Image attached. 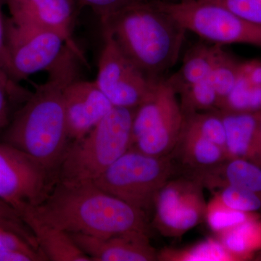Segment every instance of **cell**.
Instances as JSON below:
<instances>
[{"instance_id":"cell-13","label":"cell","mask_w":261,"mask_h":261,"mask_svg":"<svg viewBox=\"0 0 261 261\" xmlns=\"http://www.w3.org/2000/svg\"><path fill=\"white\" fill-rule=\"evenodd\" d=\"M65 116L70 140L90 132L114 106L93 82L76 79L64 92Z\"/></svg>"},{"instance_id":"cell-6","label":"cell","mask_w":261,"mask_h":261,"mask_svg":"<svg viewBox=\"0 0 261 261\" xmlns=\"http://www.w3.org/2000/svg\"><path fill=\"white\" fill-rule=\"evenodd\" d=\"M186 119L172 86L166 79L156 82L148 97L136 108L130 148L149 155L171 154Z\"/></svg>"},{"instance_id":"cell-31","label":"cell","mask_w":261,"mask_h":261,"mask_svg":"<svg viewBox=\"0 0 261 261\" xmlns=\"http://www.w3.org/2000/svg\"><path fill=\"white\" fill-rule=\"evenodd\" d=\"M82 6L93 10L100 18L111 14L135 0H75Z\"/></svg>"},{"instance_id":"cell-8","label":"cell","mask_w":261,"mask_h":261,"mask_svg":"<svg viewBox=\"0 0 261 261\" xmlns=\"http://www.w3.org/2000/svg\"><path fill=\"white\" fill-rule=\"evenodd\" d=\"M56 181L54 173L30 154L0 143V199L19 214L42 202Z\"/></svg>"},{"instance_id":"cell-11","label":"cell","mask_w":261,"mask_h":261,"mask_svg":"<svg viewBox=\"0 0 261 261\" xmlns=\"http://www.w3.org/2000/svg\"><path fill=\"white\" fill-rule=\"evenodd\" d=\"M202 184L185 176L171 179L154 197V225L165 236L179 237L205 218L207 205Z\"/></svg>"},{"instance_id":"cell-36","label":"cell","mask_w":261,"mask_h":261,"mask_svg":"<svg viewBox=\"0 0 261 261\" xmlns=\"http://www.w3.org/2000/svg\"><path fill=\"white\" fill-rule=\"evenodd\" d=\"M8 98H9L3 86L0 85V116L8 114Z\"/></svg>"},{"instance_id":"cell-28","label":"cell","mask_w":261,"mask_h":261,"mask_svg":"<svg viewBox=\"0 0 261 261\" xmlns=\"http://www.w3.org/2000/svg\"><path fill=\"white\" fill-rule=\"evenodd\" d=\"M0 227L7 228L21 236L32 244L33 246L40 250L32 230L29 228L20 217L18 211L8 202L0 199Z\"/></svg>"},{"instance_id":"cell-27","label":"cell","mask_w":261,"mask_h":261,"mask_svg":"<svg viewBox=\"0 0 261 261\" xmlns=\"http://www.w3.org/2000/svg\"><path fill=\"white\" fill-rule=\"evenodd\" d=\"M256 217L255 214H247L228 208L216 198L207 206L205 214L209 227L219 233Z\"/></svg>"},{"instance_id":"cell-39","label":"cell","mask_w":261,"mask_h":261,"mask_svg":"<svg viewBox=\"0 0 261 261\" xmlns=\"http://www.w3.org/2000/svg\"><path fill=\"white\" fill-rule=\"evenodd\" d=\"M255 260H261V248L259 250V252H257L256 256L255 257Z\"/></svg>"},{"instance_id":"cell-5","label":"cell","mask_w":261,"mask_h":261,"mask_svg":"<svg viewBox=\"0 0 261 261\" xmlns=\"http://www.w3.org/2000/svg\"><path fill=\"white\" fill-rule=\"evenodd\" d=\"M174 173L171 154L153 156L130 148L93 181L103 191L145 211Z\"/></svg>"},{"instance_id":"cell-19","label":"cell","mask_w":261,"mask_h":261,"mask_svg":"<svg viewBox=\"0 0 261 261\" xmlns=\"http://www.w3.org/2000/svg\"><path fill=\"white\" fill-rule=\"evenodd\" d=\"M221 46L196 44L189 49L177 73L166 79L175 90L185 86L208 80L211 69Z\"/></svg>"},{"instance_id":"cell-38","label":"cell","mask_w":261,"mask_h":261,"mask_svg":"<svg viewBox=\"0 0 261 261\" xmlns=\"http://www.w3.org/2000/svg\"><path fill=\"white\" fill-rule=\"evenodd\" d=\"M158 1L166 2V3H181V2L193 1V0H158Z\"/></svg>"},{"instance_id":"cell-12","label":"cell","mask_w":261,"mask_h":261,"mask_svg":"<svg viewBox=\"0 0 261 261\" xmlns=\"http://www.w3.org/2000/svg\"><path fill=\"white\" fill-rule=\"evenodd\" d=\"M13 22L59 34L84 65L87 60L73 37L75 0H3Z\"/></svg>"},{"instance_id":"cell-7","label":"cell","mask_w":261,"mask_h":261,"mask_svg":"<svg viewBox=\"0 0 261 261\" xmlns=\"http://www.w3.org/2000/svg\"><path fill=\"white\" fill-rule=\"evenodd\" d=\"M154 2L187 32L195 33L214 44H246L261 47V25L245 20L221 5L204 0Z\"/></svg>"},{"instance_id":"cell-20","label":"cell","mask_w":261,"mask_h":261,"mask_svg":"<svg viewBox=\"0 0 261 261\" xmlns=\"http://www.w3.org/2000/svg\"><path fill=\"white\" fill-rule=\"evenodd\" d=\"M219 241L235 260L247 258L261 248V221L256 218L220 233Z\"/></svg>"},{"instance_id":"cell-40","label":"cell","mask_w":261,"mask_h":261,"mask_svg":"<svg viewBox=\"0 0 261 261\" xmlns=\"http://www.w3.org/2000/svg\"><path fill=\"white\" fill-rule=\"evenodd\" d=\"M0 85H2V84H0ZM5 91H6V90H5Z\"/></svg>"},{"instance_id":"cell-35","label":"cell","mask_w":261,"mask_h":261,"mask_svg":"<svg viewBox=\"0 0 261 261\" xmlns=\"http://www.w3.org/2000/svg\"><path fill=\"white\" fill-rule=\"evenodd\" d=\"M0 261H41L37 256L20 250H8L0 251Z\"/></svg>"},{"instance_id":"cell-4","label":"cell","mask_w":261,"mask_h":261,"mask_svg":"<svg viewBox=\"0 0 261 261\" xmlns=\"http://www.w3.org/2000/svg\"><path fill=\"white\" fill-rule=\"evenodd\" d=\"M136 108L113 107L90 132L68 145L56 181L93 182L132 147Z\"/></svg>"},{"instance_id":"cell-34","label":"cell","mask_w":261,"mask_h":261,"mask_svg":"<svg viewBox=\"0 0 261 261\" xmlns=\"http://www.w3.org/2000/svg\"><path fill=\"white\" fill-rule=\"evenodd\" d=\"M240 78L255 87H261V62L252 61L241 63Z\"/></svg>"},{"instance_id":"cell-1","label":"cell","mask_w":261,"mask_h":261,"mask_svg":"<svg viewBox=\"0 0 261 261\" xmlns=\"http://www.w3.org/2000/svg\"><path fill=\"white\" fill-rule=\"evenodd\" d=\"M79 63L74 51L67 46L47 70V80L36 86L35 92L17 113L3 136V142L30 154L56 176V170L68 147L64 92L78 79Z\"/></svg>"},{"instance_id":"cell-30","label":"cell","mask_w":261,"mask_h":261,"mask_svg":"<svg viewBox=\"0 0 261 261\" xmlns=\"http://www.w3.org/2000/svg\"><path fill=\"white\" fill-rule=\"evenodd\" d=\"M8 250H20L37 256L41 261L47 260L39 249L33 246L21 236L7 228L0 227V251Z\"/></svg>"},{"instance_id":"cell-14","label":"cell","mask_w":261,"mask_h":261,"mask_svg":"<svg viewBox=\"0 0 261 261\" xmlns=\"http://www.w3.org/2000/svg\"><path fill=\"white\" fill-rule=\"evenodd\" d=\"M92 261H153L159 253L149 243L148 233L132 231L108 238L69 233Z\"/></svg>"},{"instance_id":"cell-16","label":"cell","mask_w":261,"mask_h":261,"mask_svg":"<svg viewBox=\"0 0 261 261\" xmlns=\"http://www.w3.org/2000/svg\"><path fill=\"white\" fill-rule=\"evenodd\" d=\"M20 216L32 230L41 252L47 260L92 261L69 233L41 221L29 209L22 211Z\"/></svg>"},{"instance_id":"cell-24","label":"cell","mask_w":261,"mask_h":261,"mask_svg":"<svg viewBox=\"0 0 261 261\" xmlns=\"http://www.w3.org/2000/svg\"><path fill=\"white\" fill-rule=\"evenodd\" d=\"M186 126L225 149L226 129L220 110L197 113L187 117Z\"/></svg>"},{"instance_id":"cell-21","label":"cell","mask_w":261,"mask_h":261,"mask_svg":"<svg viewBox=\"0 0 261 261\" xmlns=\"http://www.w3.org/2000/svg\"><path fill=\"white\" fill-rule=\"evenodd\" d=\"M176 92L186 118L197 113L219 110V97L208 80L185 86Z\"/></svg>"},{"instance_id":"cell-2","label":"cell","mask_w":261,"mask_h":261,"mask_svg":"<svg viewBox=\"0 0 261 261\" xmlns=\"http://www.w3.org/2000/svg\"><path fill=\"white\" fill-rule=\"evenodd\" d=\"M27 209L41 221L68 233L99 238L132 231L148 233L145 211L103 191L92 181H56L42 202Z\"/></svg>"},{"instance_id":"cell-32","label":"cell","mask_w":261,"mask_h":261,"mask_svg":"<svg viewBox=\"0 0 261 261\" xmlns=\"http://www.w3.org/2000/svg\"><path fill=\"white\" fill-rule=\"evenodd\" d=\"M0 84L6 90L8 97L17 102H25L30 97L32 92L20 87L17 82L13 80L0 66Z\"/></svg>"},{"instance_id":"cell-18","label":"cell","mask_w":261,"mask_h":261,"mask_svg":"<svg viewBox=\"0 0 261 261\" xmlns=\"http://www.w3.org/2000/svg\"><path fill=\"white\" fill-rule=\"evenodd\" d=\"M171 154H175L183 166L190 171L189 176L210 169L228 159L226 149L206 140L186 126L177 145Z\"/></svg>"},{"instance_id":"cell-9","label":"cell","mask_w":261,"mask_h":261,"mask_svg":"<svg viewBox=\"0 0 261 261\" xmlns=\"http://www.w3.org/2000/svg\"><path fill=\"white\" fill-rule=\"evenodd\" d=\"M95 82L114 107L137 108L158 82H152L119 49L106 32Z\"/></svg>"},{"instance_id":"cell-17","label":"cell","mask_w":261,"mask_h":261,"mask_svg":"<svg viewBox=\"0 0 261 261\" xmlns=\"http://www.w3.org/2000/svg\"><path fill=\"white\" fill-rule=\"evenodd\" d=\"M192 177L211 190L228 185L245 189L261 197V167L246 160L228 158Z\"/></svg>"},{"instance_id":"cell-22","label":"cell","mask_w":261,"mask_h":261,"mask_svg":"<svg viewBox=\"0 0 261 261\" xmlns=\"http://www.w3.org/2000/svg\"><path fill=\"white\" fill-rule=\"evenodd\" d=\"M240 65L241 63L220 47L208 77L209 82L219 97V110L238 83Z\"/></svg>"},{"instance_id":"cell-25","label":"cell","mask_w":261,"mask_h":261,"mask_svg":"<svg viewBox=\"0 0 261 261\" xmlns=\"http://www.w3.org/2000/svg\"><path fill=\"white\" fill-rule=\"evenodd\" d=\"M220 111L239 113L260 111L261 87L251 85L240 77Z\"/></svg>"},{"instance_id":"cell-37","label":"cell","mask_w":261,"mask_h":261,"mask_svg":"<svg viewBox=\"0 0 261 261\" xmlns=\"http://www.w3.org/2000/svg\"><path fill=\"white\" fill-rule=\"evenodd\" d=\"M8 122V114L0 116V129L5 126Z\"/></svg>"},{"instance_id":"cell-10","label":"cell","mask_w":261,"mask_h":261,"mask_svg":"<svg viewBox=\"0 0 261 261\" xmlns=\"http://www.w3.org/2000/svg\"><path fill=\"white\" fill-rule=\"evenodd\" d=\"M5 38L17 82L34 73L47 71L67 47L58 33L15 23L10 18L5 23Z\"/></svg>"},{"instance_id":"cell-33","label":"cell","mask_w":261,"mask_h":261,"mask_svg":"<svg viewBox=\"0 0 261 261\" xmlns=\"http://www.w3.org/2000/svg\"><path fill=\"white\" fill-rule=\"evenodd\" d=\"M4 5V1L0 0V66L13 80H15L13 76V67L10 61L8 48H7L6 38H5L6 19L4 18L3 11V7Z\"/></svg>"},{"instance_id":"cell-26","label":"cell","mask_w":261,"mask_h":261,"mask_svg":"<svg viewBox=\"0 0 261 261\" xmlns=\"http://www.w3.org/2000/svg\"><path fill=\"white\" fill-rule=\"evenodd\" d=\"M216 198L228 208L247 213L261 212V197L245 190L233 186H224L216 189Z\"/></svg>"},{"instance_id":"cell-29","label":"cell","mask_w":261,"mask_h":261,"mask_svg":"<svg viewBox=\"0 0 261 261\" xmlns=\"http://www.w3.org/2000/svg\"><path fill=\"white\" fill-rule=\"evenodd\" d=\"M224 7L235 15L261 25V0H204Z\"/></svg>"},{"instance_id":"cell-23","label":"cell","mask_w":261,"mask_h":261,"mask_svg":"<svg viewBox=\"0 0 261 261\" xmlns=\"http://www.w3.org/2000/svg\"><path fill=\"white\" fill-rule=\"evenodd\" d=\"M158 260L181 261L234 260L232 255L218 240H205L181 252L168 251L159 254Z\"/></svg>"},{"instance_id":"cell-3","label":"cell","mask_w":261,"mask_h":261,"mask_svg":"<svg viewBox=\"0 0 261 261\" xmlns=\"http://www.w3.org/2000/svg\"><path fill=\"white\" fill-rule=\"evenodd\" d=\"M102 31L152 82L177 63L187 30L154 0H135L100 18Z\"/></svg>"},{"instance_id":"cell-15","label":"cell","mask_w":261,"mask_h":261,"mask_svg":"<svg viewBox=\"0 0 261 261\" xmlns=\"http://www.w3.org/2000/svg\"><path fill=\"white\" fill-rule=\"evenodd\" d=\"M221 111L226 129L228 158L246 160L261 167V111Z\"/></svg>"}]
</instances>
